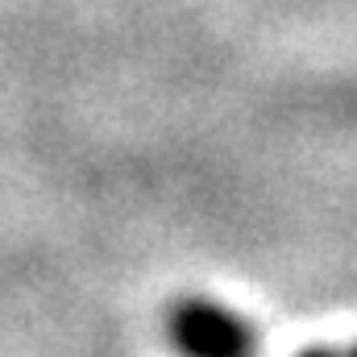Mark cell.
<instances>
[{
  "label": "cell",
  "mask_w": 357,
  "mask_h": 357,
  "mask_svg": "<svg viewBox=\"0 0 357 357\" xmlns=\"http://www.w3.org/2000/svg\"><path fill=\"white\" fill-rule=\"evenodd\" d=\"M171 337L178 349L199 357H233L250 354L258 345L250 320L233 316L220 303H204V299H187L171 312Z\"/></svg>",
  "instance_id": "obj_1"
},
{
  "label": "cell",
  "mask_w": 357,
  "mask_h": 357,
  "mask_svg": "<svg viewBox=\"0 0 357 357\" xmlns=\"http://www.w3.org/2000/svg\"><path fill=\"white\" fill-rule=\"evenodd\" d=\"M354 357H357V349H354Z\"/></svg>",
  "instance_id": "obj_2"
}]
</instances>
